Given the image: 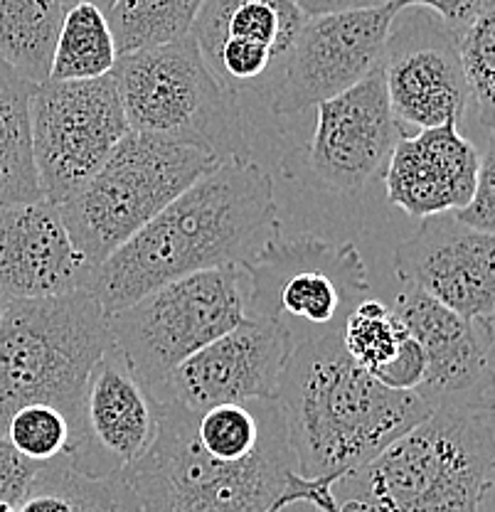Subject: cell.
<instances>
[{"label":"cell","mask_w":495,"mask_h":512,"mask_svg":"<svg viewBox=\"0 0 495 512\" xmlns=\"http://www.w3.org/2000/svg\"><path fill=\"white\" fill-rule=\"evenodd\" d=\"M281 237L274 180L249 158H230L180 192L89 274L106 316L153 288L222 266H247Z\"/></svg>","instance_id":"obj_1"},{"label":"cell","mask_w":495,"mask_h":512,"mask_svg":"<svg viewBox=\"0 0 495 512\" xmlns=\"http://www.w3.org/2000/svg\"><path fill=\"white\" fill-rule=\"evenodd\" d=\"M296 476L338 483L431 409L414 392L385 387L343 348L340 335L294 348L274 394Z\"/></svg>","instance_id":"obj_2"},{"label":"cell","mask_w":495,"mask_h":512,"mask_svg":"<svg viewBox=\"0 0 495 512\" xmlns=\"http://www.w3.org/2000/svg\"><path fill=\"white\" fill-rule=\"evenodd\" d=\"M493 404L436 407L333 485L340 512H486Z\"/></svg>","instance_id":"obj_3"},{"label":"cell","mask_w":495,"mask_h":512,"mask_svg":"<svg viewBox=\"0 0 495 512\" xmlns=\"http://www.w3.org/2000/svg\"><path fill=\"white\" fill-rule=\"evenodd\" d=\"M195 412L163 402L161 426L138 461L119 473L141 512H279L296 473L284 416L247 458L202 451L193 436Z\"/></svg>","instance_id":"obj_4"},{"label":"cell","mask_w":495,"mask_h":512,"mask_svg":"<svg viewBox=\"0 0 495 512\" xmlns=\"http://www.w3.org/2000/svg\"><path fill=\"white\" fill-rule=\"evenodd\" d=\"M111 340L109 318L87 288L5 301L0 316V436L28 404H50L77 426L84 387Z\"/></svg>","instance_id":"obj_5"},{"label":"cell","mask_w":495,"mask_h":512,"mask_svg":"<svg viewBox=\"0 0 495 512\" xmlns=\"http://www.w3.org/2000/svg\"><path fill=\"white\" fill-rule=\"evenodd\" d=\"M220 163L200 143L129 131L97 173L55 207L94 269Z\"/></svg>","instance_id":"obj_6"},{"label":"cell","mask_w":495,"mask_h":512,"mask_svg":"<svg viewBox=\"0 0 495 512\" xmlns=\"http://www.w3.org/2000/svg\"><path fill=\"white\" fill-rule=\"evenodd\" d=\"M111 74L131 131L185 138L220 160L249 158L237 99L215 82L193 35L121 55Z\"/></svg>","instance_id":"obj_7"},{"label":"cell","mask_w":495,"mask_h":512,"mask_svg":"<svg viewBox=\"0 0 495 512\" xmlns=\"http://www.w3.org/2000/svg\"><path fill=\"white\" fill-rule=\"evenodd\" d=\"M244 266L180 276L111 313L114 345L153 394L183 360L225 335L247 316Z\"/></svg>","instance_id":"obj_8"},{"label":"cell","mask_w":495,"mask_h":512,"mask_svg":"<svg viewBox=\"0 0 495 512\" xmlns=\"http://www.w3.org/2000/svg\"><path fill=\"white\" fill-rule=\"evenodd\" d=\"M244 269L247 316L279 325L294 348L340 335L350 311L370 296L365 261L353 242L276 237Z\"/></svg>","instance_id":"obj_9"},{"label":"cell","mask_w":495,"mask_h":512,"mask_svg":"<svg viewBox=\"0 0 495 512\" xmlns=\"http://www.w3.org/2000/svg\"><path fill=\"white\" fill-rule=\"evenodd\" d=\"M131 128L114 74L79 82L35 84L30 94V143L42 200L65 202L114 153Z\"/></svg>","instance_id":"obj_10"},{"label":"cell","mask_w":495,"mask_h":512,"mask_svg":"<svg viewBox=\"0 0 495 512\" xmlns=\"http://www.w3.org/2000/svg\"><path fill=\"white\" fill-rule=\"evenodd\" d=\"M387 99L402 136L456 124L468 114L459 62V32L424 8H404L392 18L382 52Z\"/></svg>","instance_id":"obj_11"},{"label":"cell","mask_w":495,"mask_h":512,"mask_svg":"<svg viewBox=\"0 0 495 512\" xmlns=\"http://www.w3.org/2000/svg\"><path fill=\"white\" fill-rule=\"evenodd\" d=\"M392 18L387 5L306 18L271 96L274 114L291 116L323 104L380 67Z\"/></svg>","instance_id":"obj_12"},{"label":"cell","mask_w":495,"mask_h":512,"mask_svg":"<svg viewBox=\"0 0 495 512\" xmlns=\"http://www.w3.org/2000/svg\"><path fill=\"white\" fill-rule=\"evenodd\" d=\"M163 404L138 380L114 343L84 387L67 461L87 478H111L148 451L161 426Z\"/></svg>","instance_id":"obj_13"},{"label":"cell","mask_w":495,"mask_h":512,"mask_svg":"<svg viewBox=\"0 0 495 512\" xmlns=\"http://www.w3.org/2000/svg\"><path fill=\"white\" fill-rule=\"evenodd\" d=\"M291 352L294 343L279 325L244 316L242 323L180 362L158 387L156 399L190 412L215 404L274 399Z\"/></svg>","instance_id":"obj_14"},{"label":"cell","mask_w":495,"mask_h":512,"mask_svg":"<svg viewBox=\"0 0 495 512\" xmlns=\"http://www.w3.org/2000/svg\"><path fill=\"white\" fill-rule=\"evenodd\" d=\"M392 308L424 350L427 367L414 394L429 409L493 404V320L459 316L409 286Z\"/></svg>","instance_id":"obj_15"},{"label":"cell","mask_w":495,"mask_h":512,"mask_svg":"<svg viewBox=\"0 0 495 512\" xmlns=\"http://www.w3.org/2000/svg\"><path fill=\"white\" fill-rule=\"evenodd\" d=\"M493 234L466 227L454 212L424 217L417 232L395 252L404 286L427 293L459 316L493 320L495 313Z\"/></svg>","instance_id":"obj_16"},{"label":"cell","mask_w":495,"mask_h":512,"mask_svg":"<svg viewBox=\"0 0 495 512\" xmlns=\"http://www.w3.org/2000/svg\"><path fill=\"white\" fill-rule=\"evenodd\" d=\"M402 138L382 69L333 99L318 104V121L308 148V165L323 185L355 192L382 173Z\"/></svg>","instance_id":"obj_17"},{"label":"cell","mask_w":495,"mask_h":512,"mask_svg":"<svg viewBox=\"0 0 495 512\" xmlns=\"http://www.w3.org/2000/svg\"><path fill=\"white\" fill-rule=\"evenodd\" d=\"M92 264L69 237L55 205L23 202L0 210V296L47 298L87 288Z\"/></svg>","instance_id":"obj_18"},{"label":"cell","mask_w":495,"mask_h":512,"mask_svg":"<svg viewBox=\"0 0 495 512\" xmlns=\"http://www.w3.org/2000/svg\"><path fill=\"white\" fill-rule=\"evenodd\" d=\"M481 151L456 124H444L402 136L390 153L385 188L390 202L414 220L454 212L476 188Z\"/></svg>","instance_id":"obj_19"},{"label":"cell","mask_w":495,"mask_h":512,"mask_svg":"<svg viewBox=\"0 0 495 512\" xmlns=\"http://www.w3.org/2000/svg\"><path fill=\"white\" fill-rule=\"evenodd\" d=\"M306 15L291 0H202L190 35L200 55L220 45L271 52L289 62Z\"/></svg>","instance_id":"obj_20"},{"label":"cell","mask_w":495,"mask_h":512,"mask_svg":"<svg viewBox=\"0 0 495 512\" xmlns=\"http://www.w3.org/2000/svg\"><path fill=\"white\" fill-rule=\"evenodd\" d=\"M33 87L0 60V210L42 200L30 143Z\"/></svg>","instance_id":"obj_21"},{"label":"cell","mask_w":495,"mask_h":512,"mask_svg":"<svg viewBox=\"0 0 495 512\" xmlns=\"http://www.w3.org/2000/svg\"><path fill=\"white\" fill-rule=\"evenodd\" d=\"M62 18L57 0H0V60L28 82H47Z\"/></svg>","instance_id":"obj_22"},{"label":"cell","mask_w":495,"mask_h":512,"mask_svg":"<svg viewBox=\"0 0 495 512\" xmlns=\"http://www.w3.org/2000/svg\"><path fill=\"white\" fill-rule=\"evenodd\" d=\"M200 8L202 0H114L104 15L121 57L188 37Z\"/></svg>","instance_id":"obj_23"},{"label":"cell","mask_w":495,"mask_h":512,"mask_svg":"<svg viewBox=\"0 0 495 512\" xmlns=\"http://www.w3.org/2000/svg\"><path fill=\"white\" fill-rule=\"evenodd\" d=\"M119 52L104 10L92 3H77L65 10L55 52H52L50 79L79 82L97 79L114 69Z\"/></svg>","instance_id":"obj_24"},{"label":"cell","mask_w":495,"mask_h":512,"mask_svg":"<svg viewBox=\"0 0 495 512\" xmlns=\"http://www.w3.org/2000/svg\"><path fill=\"white\" fill-rule=\"evenodd\" d=\"M409 338H412V333L407 330L404 320L397 316L395 308L385 306L370 296L363 298L350 311L343 330H340L345 352L370 375L390 365Z\"/></svg>","instance_id":"obj_25"},{"label":"cell","mask_w":495,"mask_h":512,"mask_svg":"<svg viewBox=\"0 0 495 512\" xmlns=\"http://www.w3.org/2000/svg\"><path fill=\"white\" fill-rule=\"evenodd\" d=\"M459 62L468 92V111L491 136L495 116V8L459 32Z\"/></svg>","instance_id":"obj_26"},{"label":"cell","mask_w":495,"mask_h":512,"mask_svg":"<svg viewBox=\"0 0 495 512\" xmlns=\"http://www.w3.org/2000/svg\"><path fill=\"white\" fill-rule=\"evenodd\" d=\"M3 439L28 461L47 463L67 456L72 426L60 409L50 404H28L10 416Z\"/></svg>","instance_id":"obj_27"},{"label":"cell","mask_w":495,"mask_h":512,"mask_svg":"<svg viewBox=\"0 0 495 512\" xmlns=\"http://www.w3.org/2000/svg\"><path fill=\"white\" fill-rule=\"evenodd\" d=\"M495 151L493 138H488L486 148L481 153V165H478L476 188H473L468 202L459 210H454V217L466 227L478 229L483 234L495 232Z\"/></svg>","instance_id":"obj_28"},{"label":"cell","mask_w":495,"mask_h":512,"mask_svg":"<svg viewBox=\"0 0 495 512\" xmlns=\"http://www.w3.org/2000/svg\"><path fill=\"white\" fill-rule=\"evenodd\" d=\"M40 471V463L20 456L8 439L0 436V512H13L28 495L30 485Z\"/></svg>","instance_id":"obj_29"},{"label":"cell","mask_w":495,"mask_h":512,"mask_svg":"<svg viewBox=\"0 0 495 512\" xmlns=\"http://www.w3.org/2000/svg\"><path fill=\"white\" fill-rule=\"evenodd\" d=\"M387 8L392 13H399L404 8H424L434 13L436 18L444 20L451 30L461 32L463 28L481 18L483 13L493 10V0H390Z\"/></svg>","instance_id":"obj_30"},{"label":"cell","mask_w":495,"mask_h":512,"mask_svg":"<svg viewBox=\"0 0 495 512\" xmlns=\"http://www.w3.org/2000/svg\"><path fill=\"white\" fill-rule=\"evenodd\" d=\"M424 367H427V360H424L422 345L409 338L397 352L395 360L377 370L372 377L385 387L397 389V392H414L424 380Z\"/></svg>","instance_id":"obj_31"},{"label":"cell","mask_w":495,"mask_h":512,"mask_svg":"<svg viewBox=\"0 0 495 512\" xmlns=\"http://www.w3.org/2000/svg\"><path fill=\"white\" fill-rule=\"evenodd\" d=\"M335 480L321 478V480H303L301 476H291L286 493L279 500V512H286L296 505H306V508L316 512H340L338 503L333 495Z\"/></svg>","instance_id":"obj_32"},{"label":"cell","mask_w":495,"mask_h":512,"mask_svg":"<svg viewBox=\"0 0 495 512\" xmlns=\"http://www.w3.org/2000/svg\"><path fill=\"white\" fill-rule=\"evenodd\" d=\"M306 18L313 15L343 13V10H365V8H382L390 0H291Z\"/></svg>","instance_id":"obj_33"},{"label":"cell","mask_w":495,"mask_h":512,"mask_svg":"<svg viewBox=\"0 0 495 512\" xmlns=\"http://www.w3.org/2000/svg\"><path fill=\"white\" fill-rule=\"evenodd\" d=\"M109 512H141V510H138L136 500H133V495L129 493V488H126V485H124V480H121L119 500H116V505Z\"/></svg>","instance_id":"obj_34"},{"label":"cell","mask_w":495,"mask_h":512,"mask_svg":"<svg viewBox=\"0 0 495 512\" xmlns=\"http://www.w3.org/2000/svg\"><path fill=\"white\" fill-rule=\"evenodd\" d=\"M57 3L62 5V10L72 8V5H77V3H92V5H97V8L106 10V8H109L111 3H114V0H57Z\"/></svg>","instance_id":"obj_35"},{"label":"cell","mask_w":495,"mask_h":512,"mask_svg":"<svg viewBox=\"0 0 495 512\" xmlns=\"http://www.w3.org/2000/svg\"><path fill=\"white\" fill-rule=\"evenodd\" d=\"M3 308H5V298L0 296V316H3Z\"/></svg>","instance_id":"obj_36"}]
</instances>
